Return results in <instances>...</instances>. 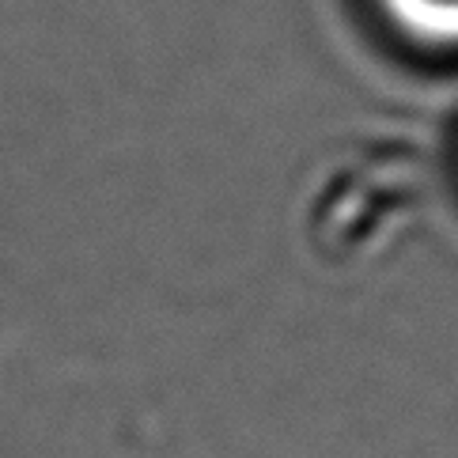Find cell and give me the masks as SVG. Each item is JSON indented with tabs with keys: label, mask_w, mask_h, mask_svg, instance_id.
<instances>
[{
	"label": "cell",
	"mask_w": 458,
	"mask_h": 458,
	"mask_svg": "<svg viewBox=\"0 0 458 458\" xmlns=\"http://www.w3.org/2000/svg\"><path fill=\"white\" fill-rule=\"evenodd\" d=\"M379 15L405 42L424 50H458V0H375Z\"/></svg>",
	"instance_id": "6da1fadb"
}]
</instances>
